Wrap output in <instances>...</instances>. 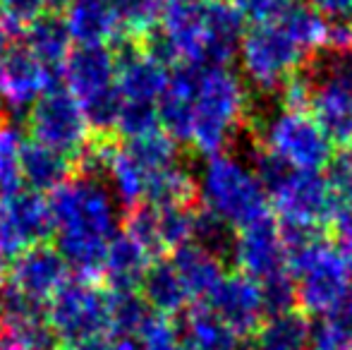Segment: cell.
Listing matches in <instances>:
<instances>
[{
    "mask_svg": "<svg viewBox=\"0 0 352 350\" xmlns=\"http://www.w3.org/2000/svg\"><path fill=\"white\" fill-rule=\"evenodd\" d=\"M48 206L56 250L77 276L98 278L108 245L120 230V204L106 177L79 171L53 190Z\"/></svg>",
    "mask_w": 352,
    "mask_h": 350,
    "instance_id": "obj_1",
    "label": "cell"
},
{
    "mask_svg": "<svg viewBox=\"0 0 352 350\" xmlns=\"http://www.w3.org/2000/svg\"><path fill=\"white\" fill-rule=\"evenodd\" d=\"M287 271L297 288V305L307 314L326 317L352 290V259L338 243H329L321 230L285 228Z\"/></svg>",
    "mask_w": 352,
    "mask_h": 350,
    "instance_id": "obj_2",
    "label": "cell"
},
{
    "mask_svg": "<svg viewBox=\"0 0 352 350\" xmlns=\"http://www.w3.org/2000/svg\"><path fill=\"white\" fill-rule=\"evenodd\" d=\"M247 111V85L237 72L228 65L199 67L187 144L195 146L206 159L223 154L240 132Z\"/></svg>",
    "mask_w": 352,
    "mask_h": 350,
    "instance_id": "obj_3",
    "label": "cell"
},
{
    "mask_svg": "<svg viewBox=\"0 0 352 350\" xmlns=\"http://www.w3.org/2000/svg\"><path fill=\"white\" fill-rule=\"evenodd\" d=\"M201 209L218 216L232 228L269 216V195L254 168L235 154H216L204 161L197 177Z\"/></svg>",
    "mask_w": 352,
    "mask_h": 350,
    "instance_id": "obj_4",
    "label": "cell"
},
{
    "mask_svg": "<svg viewBox=\"0 0 352 350\" xmlns=\"http://www.w3.org/2000/svg\"><path fill=\"white\" fill-rule=\"evenodd\" d=\"M309 82L307 113L333 144L352 140V46H324L302 65Z\"/></svg>",
    "mask_w": 352,
    "mask_h": 350,
    "instance_id": "obj_5",
    "label": "cell"
},
{
    "mask_svg": "<svg viewBox=\"0 0 352 350\" xmlns=\"http://www.w3.org/2000/svg\"><path fill=\"white\" fill-rule=\"evenodd\" d=\"M309 53L302 48L295 34L280 22L252 24L245 32L237 51L242 80L259 91H278L307 63Z\"/></svg>",
    "mask_w": 352,
    "mask_h": 350,
    "instance_id": "obj_6",
    "label": "cell"
},
{
    "mask_svg": "<svg viewBox=\"0 0 352 350\" xmlns=\"http://www.w3.org/2000/svg\"><path fill=\"white\" fill-rule=\"evenodd\" d=\"M27 127L32 140L70 159L74 168H79L94 137L77 96L63 80L48 85L29 106Z\"/></svg>",
    "mask_w": 352,
    "mask_h": 350,
    "instance_id": "obj_7",
    "label": "cell"
},
{
    "mask_svg": "<svg viewBox=\"0 0 352 350\" xmlns=\"http://www.w3.org/2000/svg\"><path fill=\"white\" fill-rule=\"evenodd\" d=\"M261 149L278 156L292 171H324L336 154V144L307 111L278 106L259 125Z\"/></svg>",
    "mask_w": 352,
    "mask_h": 350,
    "instance_id": "obj_8",
    "label": "cell"
},
{
    "mask_svg": "<svg viewBox=\"0 0 352 350\" xmlns=\"http://www.w3.org/2000/svg\"><path fill=\"white\" fill-rule=\"evenodd\" d=\"M48 322L67 348L111 333L108 290L91 278H70L48 300Z\"/></svg>",
    "mask_w": 352,
    "mask_h": 350,
    "instance_id": "obj_9",
    "label": "cell"
},
{
    "mask_svg": "<svg viewBox=\"0 0 352 350\" xmlns=\"http://www.w3.org/2000/svg\"><path fill=\"white\" fill-rule=\"evenodd\" d=\"M269 201L280 226L305 230H321V226L331 223L338 204L324 171H290L271 192Z\"/></svg>",
    "mask_w": 352,
    "mask_h": 350,
    "instance_id": "obj_10",
    "label": "cell"
},
{
    "mask_svg": "<svg viewBox=\"0 0 352 350\" xmlns=\"http://www.w3.org/2000/svg\"><path fill=\"white\" fill-rule=\"evenodd\" d=\"M53 238L51 206L41 192L19 190L0 199V254L12 262L17 254Z\"/></svg>",
    "mask_w": 352,
    "mask_h": 350,
    "instance_id": "obj_11",
    "label": "cell"
},
{
    "mask_svg": "<svg viewBox=\"0 0 352 350\" xmlns=\"http://www.w3.org/2000/svg\"><path fill=\"white\" fill-rule=\"evenodd\" d=\"M230 259L240 269V274L259 283L287 271V250L278 221L271 219L269 214L237 228L230 248Z\"/></svg>",
    "mask_w": 352,
    "mask_h": 350,
    "instance_id": "obj_12",
    "label": "cell"
},
{
    "mask_svg": "<svg viewBox=\"0 0 352 350\" xmlns=\"http://www.w3.org/2000/svg\"><path fill=\"white\" fill-rule=\"evenodd\" d=\"M204 305L218 319L228 324L237 336H252L259 331L266 317L259 281L245 274H226L206 295Z\"/></svg>",
    "mask_w": 352,
    "mask_h": 350,
    "instance_id": "obj_13",
    "label": "cell"
},
{
    "mask_svg": "<svg viewBox=\"0 0 352 350\" xmlns=\"http://www.w3.org/2000/svg\"><path fill=\"white\" fill-rule=\"evenodd\" d=\"M70 271L72 269L56 248L41 243L17 254L5 274H8V283H12L14 288L48 303L70 281Z\"/></svg>",
    "mask_w": 352,
    "mask_h": 350,
    "instance_id": "obj_14",
    "label": "cell"
},
{
    "mask_svg": "<svg viewBox=\"0 0 352 350\" xmlns=\"http://www.w3.org/2000/svg\"><path fill=\"white\" fill-rule=\"evenodd\" d=\"M67 89L77 96V101H89L98 94L116 89V56L106 43H77L67 53L65 67Z\"/></svg>",
    "mask_w": 352,
    "mask_h": 350,
    "instance_id": "obj_15",
    "label": "cell"
},
{
    "mask_svg": "<svg viewBox=\"0 0 352 350\" xmlns=\"http://www.w3.org/2000/svg\"><path fill=\"white\" fill-rule=\"evenodd\" d=\"M60 80L63 77H53L22 41L10 43L5 56L0 58V94L12 108L32 106L43 89Z\"/></svg>",
    "mask_w": 352,
    "mask_h": 350,
    "instance_id": "obj_16",
    "label": "cell"
},
{
    "mask_svg": "<svg viewBox=\"0 0 352 350\" xmlns=\"http://www.w3.org/2000/svg\"><path fill=\"white\" fill-rule=\"evenodd\" d=\"M197 82H199V67L180 65L168 75V85L158 98V122L161 130L175 142H185L190 137L192 111H195Z\"/></svg>",
    "mask_w": 352,
    "mask_h": 350,
    "instance_id": "obj_17",
    "label": "cell"
},
{
    "mask_svg": "<svg viewBox=\"0 0 352 350\" xmlns=\"http://www.w3.org/2000/svg\"><path fill=\"white\" fill-rule=\"evenodd\" d=\"M22 43L53 77H63L72 48V34L60 12H43L29 22L22 32Z\"/></svg>",
    "mask_w": 352,
    "mask_h": 350,
    "instance_id": "obj_18",
    "label": "cell"
},
{
    "mask_svg": "<svg viewBox=\"0 0 352 350\" xmlns=\"http://www.w3.org/2000/svg\"><path fill=\"white\" fill-rule=\"evenodd\" d=\"M206 17V67L228 65L237 58L247 22L230 0H204Z\"/></svg>",
    "mask_w": 352,
    "mask_h": 350,
    "instance_id": "obj_19",
    "label": "cell"
},
{
    "mask_svg": "<svg viewBox=\"0 0 352 350\" xmlns=\"http://www.w3.org/2000/svg\"><path fill=\"white\" fill-rule=\"evenodd\" d=\"M170 262L175 266L177 276L185 283L192 300H206V295L218 285V281L226 276L223 257L213 254L211 250L197 245L195 240L180 245L170 252Z\"/></svg>",
    "mask_w": 352,
    "mask_h": 350,
    "instance_id": "obj_20",
    "label": "cell"
},
{
    "mask_svg": "<svg viewBox=\"0 0 352 350\" xmlns=\"http://www.w3.org/2000/svg\"><path fill=\"white\" fill-rule=\"evenodd\" d=\"M148 264H151V254L130 233L118 230L108 245L101 276L108 290H140Z\"/></svg>",
    "mask_w": 352,
    "mask_h": 350,
    "instance_id": "obj_21",
    "label": "cell"
},
{
    "mask_svg": "<svg viewBox=\"0 0 352 350\" xmlns=\"http://www.w3.org/2000/svg\"><path fill=\"white\" fill-rule=\"evenodd\" d=\"M65 22L77 43H108L120 39L113 0H70L65 10Z\"/></svg>",
    "mask_w": 352,
    "mask_h": 350,
    "instance_id": "obj_22",
    "label": "cell"
},
{
    "mask_svg": "<svg viewBox=\"0 0 352 350\" xmlns=\"http://www.w3.org/2000/svg\"><path fill=\"white\" fill-rule=\"evenodd\" d=\"M19 166H22L24 185L34 192H53L77 173L74 164L58 151L38 144L32 137H24L19 149Z\"/></svg>",
    "mask_w": 352,
    "mask_h": 350,
    "instance_id": "obj_23",
    "label": "cell"
},
{
    "mask_svg": "<svg viewBox=\"0 0 352 350\" xmlns=\"http://www.w3.org/2000/svg\"><path fill=\"white\" fill-rule=\"evenodd\" d=\"M140 293L151 312L166 314V317L185 312L192 300L170 259H151V264L144 271Z\"/></svg>",
    "mask_w": 352,
    "mask_h": 350,
    "instance_id": "obj_24",
    "label": "cell"
},
{
    "mask_svg": "<svg viewBox=\"0 0 352 350\" xmlns=\"http://www.w3.org/2000/svg\"><path fill=\"white\" fill-rule=\"evenodd\" d=\"M237 336L223 319H218L206 305L187 307L177 324V346L180 350H235Z\"/></svg>",
    "mask_w": 352,
    "mask_h": 350,
    "instance_id": "obj_25",
    "label": "cell"
},
{
    "mask_svg": "<svg viewBox=\"0 0 352 350\" xmlns=\"http://www.w3.org/2000/svg\"><path fill=\"white\" fill-rule=\"evenodd\" d=\"M197 182L190 171L180 164H173L168 168L153 171L146 175L144 187V204L151 206H182L195 197Z\"/></svg>",
    "mask_w": 352,
    "mask_h": 350,
    "instance_id": "obj_26",
    "label": "cell"
},
{
    "mask_svg": "<svg viewBox=\"0 0 352 350\" xmlns=\"http://www.w3.org/2000/svg\"><path fill=\"white\" fill-rule=\"evenodd\" d=\"M256 336V350H307L309 346V322L300 312H285L261 322Z\"/></svg>",
    "mask_w": 352,
    "mask_h": 350,
    "instance_id": "obj_27",
    "label": "cell"
},
{
    "mask_svg": "<svg viewBox=\"0 0 352 350\" xmlns=\"http://www.w3.org/2000/svg\"><path fill=\"white\" fill-rule=\"evenodd\" d=\"M111 305V336H137L148 317L151 307L140 290H108Z\"/></svg>",
    "mask_w": 352,
    "mask_h": 350,
    "instance_id": "obj_28",
    "label": "cell"
},
{
    "mask_svg": "<svg viewBox=\"0 0 352 350\" xmlns=\"http://www.w3.org/2000/svg\"><path fill=\"white\" fill-rule=\"evenodd\" d=\"M156 209V228L158 240H161V250H175L180 245L190 243L192 230H195V211L182 206H153Z\"/></svg>",
    "mask_w": 352,
    "mask_h": 350,
    "instance_id": "obj_29",
    "label": "cell"
},
{
    "mask_svg": "<svg viewBox=\"0 0 352 350\" xmlns=\"http://www.w3.org/2000/svg\"><path fill=\"white\" fill-rule=\"evenodd\" d=\"M166 0H113L118 22L132 36H146L158 27Z\"/></svg>",
    "mask_w": 352,
    "mask_h": 350,
    "instance_id": "obj_30",
    "label": "cell"
},
{
    "mask_svg": "<svg viewBox=\"0 0 352 350\" xmlns=\"http://www.w3.org/2000/svg\"><path fill=\"white\" fill-rule=\"evenodd\" d=\"M192 240L201 248L211 250L218 257H230L232 240H235V228L221 221L218 216L209 214L201 209V214H195V230H192Z\"/></svg>",
    "mask_w": 352,
    "mask_h": 350,
    "instance_id": "obj_31",
    "label": "cell"
},
{
    "mask_svg": "<svg viewBox=\"0 0 352 350\" xmlns=\"http://www.w3.org/2000/svg\"><path fill=\"white\" fill-rule=\"evenodd\" d=\"M311 3L329 24L326 46H352V0H311Z\"/></svg>",
    "mask_w": 352,
    "mask_h": 350,
    "instance_id": "obj_32",
    "label": "cell"
},
{
    "mask_svg": "<svg viewBox=\"0 0 352 350\" xmlns=\"http://www.w3.org/2000/svg\"><path fill=\"white\" fill-rule=\"evenodd\" d=\"M261 298H264V309L269 317L276 314L292 312L297 305V288L295 281H292L290 271H283L271 278L261 281Z\"/></svg>",
    "mask_w": 352,
    "mask_h": 350,
    "instance_id": "obj_33",
    "label": "cell"
},
{
    "mask_svg": "<svg viewBox=\"0 0 352 350\" xmlns=\"http://www.w3.org/2000/svg\"><path fill=\"white\" fill-rule=\"evenodd\" d=\"M144 350H180L177 346V324L166 314L151 312L137 333Z\"/></svg>",
    "mask_w": 352,
    "mask_h": 350,
    "instance_id": "obj_34",
    "label": "cell"
},
{
    "mask_svg": "<svg viewBox=\"0 0 352 350\" xmlns=\"http://www.w3.org/2000/svg\"><path fill=\"white\" fill-rule=\"evenodd\" d=\"M326 177L333 190L336 199H350L352 197V140L348 144H340V151L333 154L331 164L326 166Z\"/></svg>",
    "mask_w": 352,
    "mask_h": 350,
    "instance_id": "obj_35",
    "label": "cell"
},
{
    "mask_svg": "<svg viewBox=\"0 0 352 350\" xmlns=\"http://www.w3.org/2000/svg\"><path fill=\"white\" fill-rule=\"evenodd\" d=\"M352 343L343 336L338 327L329 317H319L309 322V346L307 350H350Z\"/></svg>",
    "mask_w": 352,
    "mask_h": 350,
    "instance_id": "obj_36",
    "label": "cell"
},
{
    "mask_svg": "<svg viewBox=\"0 0 352 350\" xmlns=\"http://www.w3.org/2000/svg\"><path fill=\"white\" fill-rule=\"evenodd\" d=\"M43 12H48L46 0H0V14H3L5 27H27Z\"/></svg>",
    "mask_w": 352,
    "mask_h": 350,
    "instance_id": "obj_37",
    "label": "cell"
},
{
    "mask_svg": "<svg viewBox=\"0 0 352 350\" xmlns=\"http://www.w3.org/2000/svg\"><path fill=\"white\" fill-rule=\"evenodd\" d=\"M331 226H333V230H336L338 245L352 259V197L350 199H338L333 219H331Z\"/></svg>",
    "mask_w": 352,
    "mask_h": 350,
    "instance_id": "obj_38",
    "label": "cell"
},
{
    "mask_svg": "<svg viewBox=\"0 0 352 350\" xmlns=\"http://www.w3.org/2000/svg\"><path fill=\"white\" fill-rule=\"evenodd\" d=\"M326 317H329L331 322H333L336 327L343 331V336L352 343V290L345 295L343 300H340L338 305H336L333 312L326 314Z\"/></svg>",
    "mask_w": 352,
    "mask_h": 350,
    "instance_id": "obj_39",
    "label": "cell"
},
{
    "mask_svg": "<svg viewBox=\"0 0 352 350\" xmlns=\"http://www.w3.org/2000/svg\"><path fill=\"white\" fill-rule=\"evenodd\" d=\"M106 350H144L137 336H113Z\"/></svg>",
    "mask_w": 352,
    "mask_h": 350,
    "instance_id": "obj_40",
    "label": "cell"
},
{
    "mask_svg": "<svg viewBox=\"0 0 352 350\" xmlns=\"http://www.w3.org/2000/svg\"><path fill=\"white\" fill-rule=\"evenodd\" d=\"M0 350H24L17 341L12 338V333L5 327H0Z\"/></svg>",
    "mask_w": 352,
    "mask_h": 350,
    "instance_id": "obj_41",
    "label": "cell"
},
{
    "mask_svg": "<svg viewBox=\"0 0 352 350\" xmlns=\"http://www.w3.org/2000/svg\"><path fill=\"white\" fill-rule=\"evenodd\" d=\"M0 314H3V298H0ZM0 327H3V324H0Z\"/></svg>",
    "mask_w": 352,
    "mask_h": 350,
    "instance_id": "obj_42",
    "label": "cell"
},
{
    "mask_svg": "<svg viewBox=\"0 0 352 350\" xmlns=\"http://www.w3.org/2000/svg\"><path fill=\"white\" fill-rule=\"evenodd\" d=\"M295 3H307V0H295Z\"/></svg>",
    "mask_w": 352,
    "mask_h": 350,
    "instance_id": "obj_43",
    "label": "cell"
},
{
    "mask_svg": "<svg viewBox=\"0 0 352 350\" xmlns=\"http://www.w3.org/2000/svg\"><path fill=\"white\" fill-rule=\"evenodd\" d=\"M235 350H247V348H235Z\"/></svg>",
    "mask_w": 352,
    "mask_h": 350,
    "instance_id": "obj_44",
    "label": "cell"
},
{
    "mask_svg": "<svg viewBox=\"0 0 352 350\" xmlns=\"http://www.w3.org/2000/svg\"><path fill=\"white\" fill-rule=\"evenodd\" d=\"M65 350H70V348H65Z\"/></svg>",
    "mask_w": 352,
    "mask_h": 350,
    "instance_id": "obj_45",
    "label": "cell"
},
{
    "mask_svg": "<svg viewBox=\"0 0 352 350\" xmlns=\"http://www.w3.org/2000/svg\"><path fill=\"white\" fill-rule=\"evenodd\" d=\"M350 350H352V348H350Z\"/></svg>",
    "mask_w": 352,
    "mask_h": 350,
    "instance_id": "obj_46",
    "label": "cell"
}]
</instances>
